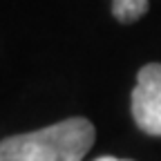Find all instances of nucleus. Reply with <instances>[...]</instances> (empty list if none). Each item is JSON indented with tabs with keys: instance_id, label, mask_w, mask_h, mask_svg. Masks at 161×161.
Instances as JSON below:
<instances>
[{
	"instance_id": "obj_1",
	"label": "nucleus",
	"mask_w": 161,
	"mask_h": 161,
	"mask_svg": "<svg viewBox=\"0 0 161 161\" xmlns=\"http://www.w3.org/2000/svg\"><path fill=\"white\" fill-rule=\"evenodd\" d=\"M96 130L83 116L7 136L0 141V161H80L94 146Z\"/></svg>"
},
{
	"instance_id": "obj_4",
	"label": "nucleus",
	"mask_w": 161,
	"mask_h": 161,
	"mask_svg": "<svg viewBox=\"0 0 161 161\" xmlns=\"http://www.w3.org/2000/svg\"><path fill=\"white\" fill-rule=\"evenodd\" d=\"M94 161H128V159H116V157H98Z\"/></svg>"
},
{
	"instance_id": "obj_2",
	"label": "nucleus",
	"mask_w": 161,
	"mask_h": 161,
	"mask_svg": "<svg viewBox=\"0 0 161 161\" xmlns=\"http://www.w3.org/2000/svg\"><path fill=\"white\" fill-rule=\"evenodd\" d=\"M132 116L141 132L161 136V63H148L139 69L132 90Z\"/></svg>"
},
{
	"instance_id": "obj_3",
	"label": "nucleus",
	"mask_w": 161,
	"mask_h": 161,
	"mask_svg": "<svg viewBox=\"0 0 161 161\" xmlns=\"http://www.w3.org/2000/svg\"><path fill=\"white\" fill-rule=\"evenodd\" d=\"M148 11V0H112V14L119 23H136Z\"/></svg>"
}]
</instances>
